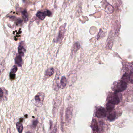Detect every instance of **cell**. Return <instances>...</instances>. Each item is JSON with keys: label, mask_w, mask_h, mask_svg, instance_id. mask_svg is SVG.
Returning <instances> with one entry per match:
<instances>
[{"label": "cell", "mask_w": 133, "mask_h": 133, "mask_svg": "<svg viewBox=\"0 0 133 133\" xmlns=\"http://www.w3.org/2000/svg\"><path fill=\"white\" fill-rule=\"evenodd\" d=\"M45 97V94L42 92H39L34 97L33 103L36 106L40 107L42 106Z\"/></svg>", "instance_id": "cell-1"}, {"label": "cell", "mask_w": 133, "mask_h": 133, "mask_svg": "<svg viewBox=\"0 0 133 133\" xmlns=\"http://www.w3.org/2000/svg\"><path fill=\"white\" fill-rule=\"evenodd\" d=\"M127 82L121 80L120 82L117 83L114 88V90L115 92L117 93L123 91L127 88Z\"/></svg>", "instance_id": "cell-2"}, {"label": "cell", "mask_w": 133, "mask_h": 133, "mask_svg": "<svg viewBox=\"0 0 133 133\" xmlns=\"http://www.w3.org/2000/svg\"><path fill=\"white\" fill-rule=\"evenodd\" d=\"M108 100L109 102L114 104L117 105L120 102V99L117 93H111L108 96Z\"/></svg>", "instance_id": "cell-3"}, {"label": "cell", "mask_w": 133, "mask_h": 133, "mask_svg": "<svg viewBox=\"0 0 133 133\" xmlns=\"http://www.w3.org/2000/svg\"><path fill=\"white\" fill-rule=\"evenodd\" d=\"M66 24L63 25L60 27L59 29V34L58 37L55 40V42L58 43L61 42L62 40V39L65 35V32L66 31Z\"/></svg>", "instance_id": "cell-4"}, {"label": "cell", "mask_w": 133, "mask_h": 133, "mask_svg": "<svg viewBox=\"0 0 133 133\" xmlns=\"http://www.w3.org/2000/svg\"><path fill=\"white\" fill-rule=\"evenodd\" d=\"M65 114V121L67 123H69L72 117L73 108L72 106H68L66 108Z\"/></svg>", "instance_id": "cell-5"}, {"label": "cell", "mask_w": 133, "mask_h": 133, "mask_svg": "<svg viewBox=\"0 0 133 133\" xmlns=\"http://www.w3.org/2000/svg\"><path fill=\"white\" fill-rule=\"evenodd\" d=\"M60 76V73L59 70L57 71L56 74L55 75V78L53 82V89L55 90H58L59 88Z\"/></svg>", "instance_id": "cell-6"}, {"label": "cell", "mask_w": 133, "mask_h": 133, "mask_svg": "<svg viewBox=\"0 0 133 133\" xmlns=\"http://www.w3.org/2000/svg\"><path fill=\"white\" fill-rule=\"evenodd\" d=\"M95 115L98 118H104L106 115V112L103 107H100L96 109L95 112Z\"/></svg>", "instance_id": "cell-7"}, {"label": "cell", "mask_w": 133, "mask_h": 133, "mask_svg": "<svg viewBox=\"0 0 133 133\" xmlns=\"http://www.w3.org/2000/svg\"><path fill=\"white\" fill-rule=\"evenodd\" d=\"M18 53L21 56H24L26 51V43L25 42H21L20 43L18 48Z\"/></svg>", "instance_id": "cell-8"}, {"label": "cell", "mask_w": 133, "mask_h": 133, "mask_svg": "<svg viewBox=\"0 0 133 133\" xmlns=\"http://www.w3.org/2000/svg\"><path fill=\"white\" fill-rule=\"evenodd\" d=\"M52 15L51 12L49 10H47L45 12H42L39 11L37 12L36 14V16L40 19L43 20L44 19L46 16H50Z\"/></svg>", "instance_id": "cell-9"}, {"label": "cell", "mask_w": 133, "mask_h": 133, "mask_svg": "<svg viewBox=\"0 0 133 133\" xmlns=\"http://www.w3.org/2000/svg\"><path fill=\"white\" fill-rule=\"evenodd\" d=\"M17 70H18V68L16 66H14L12 67L10 74V79L13 80L15 79L16 75L15 74L17 71Z\"/></svg>", "instance_id": "cell-10"}, {"label": "cell", "mask_w": 133, "mask_h": 133, "mask_svg": "<svg viewBox=\"0 0 133 133\" xmlns=\"http://www.w3.org/2000/svg\"><path fill=\"white\" fill-rule=\"evenodd\" d=\"M61 103L60 101L59 100H56V101L54 102V104L53 105V115L54 116H55V114L56 113L57 111H58V107L60 105V103Z\"/></svg>", "instance_id": "cell-11"}, {"label": "cell", "mask_w": 133, "mask_h": 133, "mask_svg": "<svg viewBox=\"0 0 133 133\" xmlns=\"http://www.w3.org/2000/svg\"><path fill=\"white\" fill-rule=\"evenodd\" d=\"M15 61L16 64L19 67H21L22 64V59L21 56L20 55H17L15 59Z\"/></svg>", "instance_id": "cell-12"}, {"label": "cell", "mask_w": 133, "mask_h": 133, "mask_svg": "<svg viewBox=\"0 0 133 133\" xmlns=\"http://www.w3.org/2000/svg\"><path fill=\"white\" fill-rule=\"evenodd\" d=\"M91 127L93 132H98V125L97 121L96 119H93L92 122Z\"/></svg>", "instance_id": "cell-13"}, {"label": "cell", "mask_w": 133, "mask_h": 133, "mask_svg": "<svg viewBox=\"0 0 133 133\" xmlns=\"http://www.w3.org/2000/svg\"><path fill=\"white\" fill-rule=\"evenodd\" d=\"M54 73V69H53V68H48L47 69V70L46 71L45 74V76L46 77H50L53 75Z\"/></svg>", "instance_id": "cell-14"}, {"label": "cell", "mask_w": 133, "mask_h": 133, "mask_svg": "<svg viewBox=\"0 0 133 133\" xmlns=\"http://www.w3.org/2000/svg\"><path fill=\"white\" fill-rule=\"evenodd\" d=\"M66 84H67V80L65 76H63L61 79L60 87L63 89L65 88L66 87Z\"/></svg>", "instance_id": "cell-15"}, {"label": "cell", "mask_w": 133, "mask_h": 133, "mask_svg": "<svg viewBox=\"0 0 133 133\" xmlns=\"http://www.w3.org/2000/svg\"><path fill=\"white\" fill-rule=\"evenodd\" d=\"M80 48V43L78 42H76L73 47L71 51L72 54H74V53H75Z\"/></svg>", "instance_id": "cell-16"}, {"label": "cell", "mask_w": 133, "mask_h": 133, "mask_svg": "<svg viewBox=\"0 0 133 133\" xmlns=\"http://www.w3.org/2000/svg\"><path fill=\"white\" fill-rule=\"evenodd\" d=\"M116 117V114L114 111H112L109 112V115L108 116V119L110 121H113Z\"/></svg>", "instance_id": "cell-17"}, {"label": "cell", "mask_w": 133, "mask_h": 133, "mask_svg": "<svg viewBox=\"0 0 133 133\" xmlns=\"http://www.w3.org/2000/svg\"><path fill=\"white\" fill-rule=\"evenodd\" d=\"M16 127L17 128L18 131L19 133H21L22 132L23 130V126L21 122L19 121L18 122H17L16 124Z\"/></svg>", "instance_id": "cell-18"}, {"label": "cell", "mask_w": 133, "mask_h": 133, "mask_svg": "<svg viewBox=\"0 0 133 133\" xmlns=\"http://www.w3.org/2000/svg\"><path fill=\"white\" fill-rule=\"evenodd\" d=\"M114 105H115L113 103L109 102V103L106 105V109L107 111L109 112L113 111L114 108L115 107Z\"/></svg>", "instance_id": "cell-19"}, {"label": "cell", "mask_w": 133, "mask_h": 133, "mask_svg": "<svg viewBox=\"0 0 133 133\" xmlns=\"http://www.w3.org/2000/svg\"><path fill=\"white\" fill-rule=\"evenodd\" d=\"M128 80H129V77H128V74H125L122 77V80L127 82L128 81Z\"/></svg>", "instance_id": "cell-20"}, {"label": "cell", "mask_w": 133, "mask_h": 133, "mask_svg": "<svg viewBox=\"0 0 133 133\" xmlns=\"http://www.w3.org/2000/svg\"><path fill=\"white\" fill-rule=\"evenodd\" d=\"M4 96V91L2 90V88H1L0 89V97L1 100L3 98Z\"/></svg>", "instance_id": "cell-21"}, {"label": "cell", "mask_w": 133, "mask_h": 133, "mask_svg": "<svg viewBox=\"0 0 133 133\" xmlns=\"http://www.w3.org/2000/svg\"><path fill=\"white\" fill-rule=\"evenodd\" d=\"M38 120L37 119H36V120H34V121H33V123H32V127L33 128H35L36 127V126L37 125V123H38Z\"/></svg>", "instance_id": "cell-22"}, {"label": "cell", "mask_w": 133, "mask_h": 133, "mask_svg": "<svg viewBox=\"0 0 133 133\" xmlns=\"http://www.w3.org/2000/svg\"><path fill=\"white\" fill-rule=\"evenodd\" d=\"M129 80L131 83L133 84V72L131 73L129 76Z\"/></svg>", "instance_id": "cell-23"}, {"label": "cell", "mask_w": 133, "mask_h": 133, "mask_svg": "<svg viewBox=\"0 0 133 133\" xmlns=\"http://www.w3.org/2000/svg\"><path fill=\"white\" fill-rule=\"evenodd\" d=\"M23 13V15H24V16L25 17V19L27 20V21L28 15L27 12H26V11H24V12Z\"/></svg>", "instance_id": "cell-24"}]
</instances>
